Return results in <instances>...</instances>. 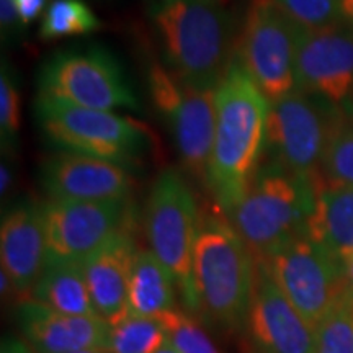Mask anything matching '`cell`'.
Wrapping results in <instances>:
<instances>
[{"instance_id":"obj_1","label":"cell","mask_w":353,"mask_h":353,"mask_svg":"<svg viewBox=\"0 0 353 353\" xmlns=\"http://www.w3.org/2000/svg\"><path fill=\"white\" fill-rule=\"evenodd\" d=\"M268 108V100L234 59L216 88V128L206 182L223 216L244 198L260 170Z\"/></svg>"},{"instance_id":"obj_2","label":"cell","mask_w":353,"mask_h":353,"mask_svg":"<svg viewBox=\"0 0 353 353\" xmlns=\"http://www.w3.org/2000/svg\"><path fill=\"white\" fill-rule=\"evenodd\" d=\"M164 65L200 90H216L236 59V25L224 0H172L154 7Z\"/></svg>"},{"instance_id":"obj_3","label":"cell","mask_w":353,"mask_h":353,"mask_svg":"<svg viewBox=\"0 0 353 353\" xmlns=\"http://www.w3.org/2000/svg\"><path fill=\"white\" fill-rule=\"evenodd\" d=\"M257 259L224 216L200 221L193 283L200 314L228 332L247 329Z\"/></svg>"},{"instance_id":"obj_4","label":"cell","mask_w":353,"mask_h":353,"mask_svg":"<svg viewBox=\"0 0 353 353\" xmlns=\"http://www.w3.org/2000/svg\"><path fill=\"white\" fill-rule=\"evenodd\" d=\"M314 200L312 180L268 164L260 167L244 198L224 218L262 260L306 234Z\"/></svg>"},{"instance_id":"obj_5","label":"cell","mask_w":353,"mask_h":353,"mask_svg":"<svg viewBox=\"0 0 353 353\" xmlns=\"http://www.w3.org/2000/svg\"><path fill=\"white\" fill-rule=\"evenodd\" d=\"M200 221L195 196L183 176L172 169L162 172L145 201V239L149 250L174 276L185 311L193 316L200 314L193 283V252Z\"/></svg>"},{"instance_id":"obj_6","label":"cell","mask_w":353,"mask_h":353,"mask_svg":"<svg viewBox=\"0 0 353 353\" xmlns=\"http://www.w3.org/2000/svg\"><path fill=\"white\" fill-rule=\"evenodd\" d=\"M301 28L273 0H250L236 59L268 103L298 92L296 52Z\"/></svg>"},{"instance_id":"obj_7","label":"cell","mask_w":353,"mask_h":353,"mask_svg":"<svg viewBox=\"0 0 353 353\" xmlns=\"http://www.w3.org/2000/svg\"><path fill=\"white\" fill-rule=\"evenodd\" d=\"M342 117L324 101L294 92L270 103L263 154L270 156L272 165L316 185L322 180V161L329 139Z\"/></svg>"},{"instance_id":"obj_8","label":"cell","mask_w":353,"mask_h":353,"mask_svg":"<svg viewBox=\"0 0 353 353\" xmlns=\"http://www.w3.org/2000/svg\"><path fill=\"white\" fill-rule=\"evenodd\" d=\"M37 114L44 134L57 148L114 164L138 159L145 144V128L131 118L38 97Z\"/></svg>"},{"instance_id":"obj_9","label":"cell","mask_w":353,"mask_h":353,"mask_svg":"<svg viewBox=\"0 0 353 353\" xmlns=\"http://www.w3.org/2000/svg\"><path fill=\"white\" fill-rule=\"evenodd\" d=\"M148 85L185 170L206 185L216 128V90L188 85L159 63L148 70Z\"/></svg>"},{"instance_id":"obj_10","label":"cell","mask_w":353,"mask_h":353,"mask_svg":"<svg viewBox=\"0 0 353 353\" xmlns=\"http://www.w3.org/2000/svg\"><path fill=\"white\" fill-rule=\"evenodd\" d=\"M39 97L82 108L138 110L120 63L103 48L56 52L39 76Z\"/></svg>"},{"instance_id":"obj_11","label":"cell","mask_w":353,"mask_h":353,"mask_svg":"<svg viewBox=\"0 0 353 353\" xmlns=\"http://www.w3.org/2000/svg\"><path fill=\"white\" fill-rule=\"evenodd\" d=\"M262 260L281 293L314 329L345 298L343 263L306 236Z\"/></svg>"},{"instance_id":"obj_12","label":"cell","mask_w":353,"mask_h":353,"mask_svg":"<svg viewBox=\"0 0 353 353\" xmlns=\"http://www.w3.org/2000/svg\"><path fill=\"white\" fill-rule=\"evenodd\" d=\"M298 90L353 120V30L334 23L299 33Z\"/></svg>"},{"instance_id":"obj_13","label":"cell","mask_w":353,"mask_h":353,"mask_svg":"<svg viewBox=\"0 0 353 353\" xmlns=\"http://www.w3.org/2000/svg\"><path fill=\"white\" fill-rule=\"evenodd\" d=\"M43 210L50 260L82 263L131 223L128 198L50 201Z\"/></svg>"},{"instance_id":"obj_14","label":"cell","mask_w":353,"mask_h":353,"mask_svg":"<svg viewBox=\"0 0 353 353\" xmlns=\"http://www.w3.org/2000/svg\"><path fill=\"white\" fill-rule=\"evenodd\" d=\"M247 330L259 353H316V329L288 301L257 260Z\"/></svg>"},{"instance_id":"obj_15","label":"cell","mask_w":353,"mask_h":353,"mask_svg":"<svg viewBox=\"0 0 353 353\" xmlns=\"http://www.w3.org/2000/svg\"><path fill=\"white\" fill-rule=\"evenodd\" d=\"M131 185L120 164L83 154H54L43 165V187L51 201L125 200Z\"/></svg>"},{"instance_id":"obj_16","label":"cell","mask_w":353,"mask_h":353,"mask_svg":"<svg viewBox=\"0 0 353 353\" xmlns=\"http://www.w3.org/2000/svg\"><path fill=\"white\" fill-rule=\"evenodd\" d=\"M0 260L17 293L32 296L50 260L43 206L19 205L7 211L0 226Z\"/></svg>"},{"instance_id":"obj_17","label":"cell","mask_w":353,"mask_h":353,"mask_svg":"<svg viewBox=\"0 0 353 353\" xmlns=\"http://www.w3.org/2000/svg\"><path fill=\"white\" fill-rule=\"evenodd\" d=\"M17 319L34 353H72L105 348L110 325L100 316H70L26 298L17 307Z\"/></svg>"},{"instance_id":"obj_18","label":"cell","mask_w":353,"mask_h":353,"mask_svg":"<svg viewBox=\"0 0 353 353\" xmlns=\"http://www.w3.org/2000/svg\"><path fill=\"white\" fill-rule=\"evenodd\" d=\"M138 252L128 226L82 262L95 311L108 325L130 314V280Z\"/></svg>"},{"instance_id":"obj_19","label":"cell","mask_w":353,"mask_h":353,"mask_svg":"<svg viewBox=\"0 0 353 353\" xmlns=\"http://www.w3.org/2000/svg\"><path fill=\"white\" fill-rule=\"evenodd\" d=\"M304 236L342 263L350 259L353 255V188L324 180L317 182L314 208Z\"/></svg>"},{"instance_id":"obj_20","label":"cell","mask_w":353,"mask_h":353,"mask_svg":"<svg viewBox=\"0 0 353 353\" xmlns=\"http://www.w3.org/2000/svg\"><path fill=\"white\" fill-rule=\"evenodd\" d=\"M30 299L70 316H99L81 262L48 260Z\"/></svg>"},{"instance_id":"obj_21","label":"cell","mask_w":353,"mask_h":353,"mask_svg":"<svg viewBox=\"0 0 353 353\" xmlns=\"http://www.w3.org/2000/svg\"><path fill=\"white\" fill-rule=\"evenodd\" d=\"M174 276L151 250L138 249L130 280V314L156 317L175 309Z\"/></svg>"},{"instance_id":"obj_22","label":"cell","mask_w":353,"mask_h":353,"mask_svg":"<svg viewBox=\"0 0 353 353\" xmlns=\"http://www.w3.org/2000/svg\"><path fill=\"white\" fill-rule=\"evenodd\" d=\"M101 21L83 0H52L39 25L43 41L99 32Z\"/></svg>"},{"instance_id":"obj_23","label":"cell","mask_w":353,"mask_h":353,"mask_svg":"<svg viewBox=\"0 0 353 353\" xmlns=\"http://www.w3.org/2000/svg\"><path fill=\"white\" fill-rule=\"evenodd\" d=\"M167 343L161 319L128 314L110 325L105 350L107 353H154Z\"/></svg>"},{"instance_id":"obj_24","label":"cell","mask_w":353,"mask_h":353,"mask_svg":"<svg viewBox=\"0 0 353 353\" xmlns=\"http://www.w3.org/2000/svg\"><path fill=\"white\" fill-rule=\"evenodd\" d=\"M327 183L353 188V120L342 117L335 125L321 169Z\"/></svg>"},{"instance_id":"obj_25","label":"cell","mask_w":353,"mask_h":353,"mask_svg":"<svg viewBox=\"0 0 353 353\" xmlns=\"http://www.w3.org/2000/svg\"><path fill=\"white\" fill-rule=\"evenodd\" d=\"M167 334V342L179 353H219L195 316L172 309L159 317Z\"/></svg>"},{"instance_id":"obj_26","label":"cell","mask_w":353,"mask_h":353,"mask_svg":"<svg viewBox=\"0 0 353 353\" xmlns=\"http://www.w3.org/2000/svg\"><path fill=\"white\" fill-rule=\"evenodd\" d=\"M316 353H353V304L347 298L316 325Z\"/></svg>"},{"instance_id":"obj_27","label":"cell","mask_w":353,"mask_h":353,"mask_svg":"<svg viewBox=\"0 0 353 353\" xmlns=\"http://www.w3.org/2000/svg\"><path fill=\"white\" fill-rule=\"evenodd\" d=\"M303 30H319L339 23L341 0H273Z\"/></svg>"},{"instance_id":"obj_28","label":"cell","mask_w":353,"mask_h":353,"mask_svg":"<svg viewBox=\"0 0 353 353\" xmlns=\"http://www.w3.org/2000/svg\"><path fill=\"white\" fill-rule=\"evenodd\" d=\"M20 130V95L17 83L2 65L0 76V134L3 144L13 143Z\"/></svg>"},{"instance_id":"obj_29","label":"cell","mask_w":353,"mask_h":353,"mask_svg":"<svg viewBox=\"0 0 353 353\" xmlns=\"http://www.w3.org/2000/svg\"><path fill=\"white\" fill-rule=\"evenodd\" d=\"M0 28L3 38H12L23 28L15 0H0Z\"/></svg>"},{"instance_id":"obj_30","label":"cell","mask_w":353,"mask_h":353,"mask_svg":"<svg viewBox=\"0 0 353 353\" xmlns=\"http://www.w3.org/2000/svg\"><path fill=\"white\" fill-rule=\"evenodd\" d=\"M21 25L28 26L44 15L46 8L50 7V0H15Z\"/></svg>"},{"instance_id":"obj_31","label":"cell","mask_w":353,"mask_h":353,"mask_svg":"<svg viewBox=\"0 0 353 353\" xmlns=\"http://www.w3.org/2000/svg\"><path fill=\"white\" fill-rule=\"evenodd\" d=\"M0 353H34L32 347L25 339H17L13 335H7L3 337L2 345H0Z\"/></svg>"},{"instance_id":"obj_32","label":"cell","mask_w":353,"mask_h":353,"mask_svg":"<svg viewBox=\"0 0 353 353\" xmlns=\"http://www.w3.org/2000/svg\"><path fill=\"white\" fill-rule=\"evenodd\" d=\"M13 170L8 162H2V167H0V193L2 196H6L8 192H10L12 183H13Z\"/></svg>"},{"instance_id":"obj_33","label":"cell","mask_w":353,"mask_h":353,"mask_svg":"<svg viewBox=\"0 0 353 353\" xmlns=\"http://www.w3.org/2000/svg\"><path fill=\"white\" fill-rule=\"evenodd\" d=\"M339 20H341V23L353 30V0H341V6H339Z\"/></svg>"},{"instance_id":"obj_34","label":"cell","mask_w":353,"mask_h":353,"mask_svg":"<svg viewBox=\"0 0 353 353\" xmlns=\"http://www.w3.org/2000/svg\"><path fill=\"white\" fill-rule=\"evenodd\" d=\"M343 275H345V298L353 304V255L343 262Z\"/></svg>"},{"instance_id":"obj_35","label":"cell","mask_w":353,"mask_h":353,"mask_svg":"<svg viewBox=\"0 0 353 353\" xmlns=\"http://www.w3.org/2000/svg\"><path fill=\"white\" fill-rule=\"evenodd\" d=\"M154 353H179V352H176L175 348L172 347L169 342H167V343H164V345H162L161 348H159L157 352H154Z\"/></svg>"},{"instance_id":"obj_36","label":"cell","mask_w":353,"mask_h":353,"mask_svg":"<svg viewBox=\"0 0 353 353\" xmlns=\"http://www.w3.org/2000/svg\"><path fill=\"white\" fill-rule=\"evenodd\" d=\"M72 353H107V350H105V348H90V350H81Z\"/></svg>"},{"instance_id":"obj_37","label":"cell","mask_w":353,"mask_h":353,"mask_svg":"<svg viewBox=\"0 0 353 353\" xmlns=\"http://www.w3.org/2000/svg\"><path fill=\"white\" fill-rule=\"evenodd\" d=\"M151 2H152L154 7H159V6H164V3L172 2V0H151Z\"/></svg>"}]
</instances>
